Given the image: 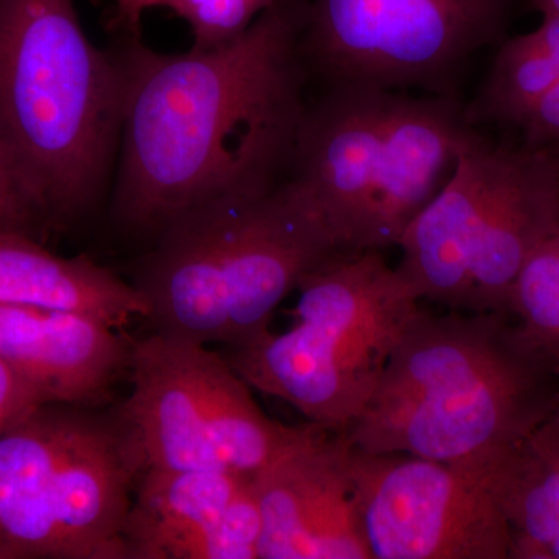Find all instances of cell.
<instances>
[{
	"instance_id": "cell-1",
	"label": "cell",
	"mask_w": 559,
	"mask_h": 559,
	"mask_svg": "<svg viewBox=\"0 0 559 559\" xmlns=\"http://www.w3.org/2000/svg\"><path fill=\"white\" fill-rule=\"evenodd\" d=\"M310 0H275L237 38L162 53L128 32L110 210L156 237L229 198L260 197L288 176L311 76L301 51Z\"/></svg>"
},
{
	"instance_id": "cell-2",
	"label": "cell",
	"mask_w": 559,
	"mask_h": 559,
	"mask_svg": "<svg viewBox=\"0 0 559 559\" xmlns=\"http://www.w3.org/2000/svg\"><path fill=\"white\" fill-rule=\"evenodd\" d=\"M559 409V374L510 316L415 314L366 409L356 450L500 462Z\"/></svg>"
},
{
	"instance_id": "cell-3",
	"label": "cell",
	"mask_w": 559,
	"mask_h": 559,
	"mask_svg": "<svg viewBox=\"0 0 559 559\" xmlns=\"http://www.w3.org/2000/svg\"><path fill=\"white\" fill-rule=\"evenodd\" d=\"M480 138L459 97L330 84L308 100L285 182L337 252H382Z\"/></svg>"
},
{
	"instance_id": "cell-4",
	"label": "cell",
	"mask_w": 559,
	"mask_h": 559,
	"mask_svg": "<svg viewBox=\"0 0 559 559\" xmlns=\"http://www.w3.org/2000/svg\"><path fill=\"white\" fill-rule=\"evenodd\" d=\"M123 79L73 0H0V135L47 230L80 223L112 187Z\"/></svg>"
},
{
	"instance_id": "cell-5",
	"label": "cell",
	"mask_w": 559,
	"mask_h": 559,
	"mask_svg": "<svg viewBox=\"0 0 559 559\" xmlns=\"http://www.w3.org/2000/svg\"><path fill=\"white\" fill-rule=\"evenodd\" d=\"M154 240L131 282L148 300L154 331L226 348L270 331L301 278L341 253L285 180L187 213Z\"/></svg>"
},
{
	"instance_id": "cell-6",
	"label": "cell",
	"mask_w": 559,
	"mask_h": 559,
	"mask_svg": "<svg viewBox=\"0 0 559 559\" xmlns=\"http://www.w3.org/2000/svg\"><path fill=\"white\" fill-rule=\"evenodd\" d=\"M145 457L120 407L44 403L0 433V559H128Z\"/></svg>"
},
{
	"instance_id": "cell-7",
	"label": "cell",
	"mask_w": 559,
	"mask_h": 559,
	"mask_svg": "<svg viewBox=\"0 0 559 559\" xmlns=\"http://www.w3.org/2000/svg\"><path fill=\"white\" fill-rule=\"evenodd\" d=\"M296 323L227 348L250 388L312 425L347 432L380 384L421 299L380 250L336 253L301 278Z\"/></svg>"
},
{
	"instance_id": "cell-8",
	"label": "cell",
	"mask_w": 559,
	"mask_h": 559,
	"mask_svg": "<svg viewBox=\"0 0 559 559\" xmlns=\"http://www.w3.org/2000/svg\"><path fill=\"white\" fill-rule=\"evenodd\" d=\"M130 395L119 404L145 469L252 476L308 432L267 417L226 356L153 331L132 342Z\"/></svg>"
},
{
	"instance_id": "cell-9",
	"label": "cell",
	"mask_w": 559,
	"mask_h": 559,
	"mask_svg": "<svg viewBox=\"0 0 559 559\" xmlns=\"http://www.w3.org/2000/svg\"><path fill=\"white\" fill-rule=\"evenodd\" d=\"M521 0H310L301 51L323 86L457 97L471 61L507 38Z\"/></svg>"
},
{
	"instance_id": "cell-10",
	"label": "cell",
	"mask_w": 559,
	"mask_h": 559,
	"mask_svg": "<svg viewBox=\"0 0 559 559\" xmlns=\"http://www.w3.org/2000/svg\"><path fill=\"white\" fill-rule=\"evenodd\" d=\"M500 463L353 448L360 532L370 559H510L495 481Z\"/></svg>"
},
{
	"instance_id": "cell-11",
	"label": "cell",
	"mask_w": 559,
	"mask_h": 559,
	"mask_svg": "<svg viewBox=\"0 0 559 559\" xmlns=\"http://www.w3.org/2000/svg\"><path fill=\"white\" fill-rule=\"evenodd\" d=\"M353 444L318 425L252 474L260 559H370L360 532Z\"/></svg>"
},
{
	"instance_id": "cell-12",
	"label": "cell",
	"mask_w": 559,
	"mask_h": 559,
	"mask_svg": "<svg viewBox=\"0 0 559 559\" xmlns=\"http://www.w3.org/2000/svg\"><path fill=\"white\" fill-rule=\"evenodd\" d=\"M249 479L146 468L124 522L128 559H259L261 514Z\"/></svg>"
},
{
	"instance_id": "cell-13",
	"label": "cell",
	"mask_w": 559,
	"mask_h": 559,
	"mask_svg": "<svg viewBox=\"0 0 559 559\" xmlns=\"http://www.w3.org/2000/svg\"><path fill=\"white\" fill-rule=\"evenodd\" d=\"M559 231V171L550 148L500 146L471 238L465 311L510 316L530 257Z\"/></svg>"
},
{
	"instance_id": "cell-14",
	"label": "cell",
	"mask_w": 559,
	"mask_h": 559,
	"mask_svg": "<svg viewBox=\"0 0 559 559\" xmlns=\"http://www.w3.org/2000/svg\"><path fill=\"white\" fill-rule=\"evenodd\" d=\"M132 344L81 312L0 307V359L40 403L98 407L130 371Z\"/></svg>"
},
{
	"instance_id": "cell-15",
	"label": "cell",
	"mask_w": 559,
	"mask_h": 559,
	"mask_svg": "<svg viewBox=\"0 0 559 559\" xmlns=\"http://www.w3.org/2000/svg\"><path fill=\"white\" fill-rule=\"evenodd\" d=\"M499 153L500 146L477 140L459 157L447 186L401 237L396 270L419 299L465 311L471 235L495 178Z\"/></svg>"
},
{
	"instance_id": "cell-16",
	"label": "cell",
	"mask_w": 559,
	"mask_h": 559,
	"mask_svg": "<svg viewBox=\"0 0 559 559\" xmlns=\"http://www.w3.org/2000/svg\"><path fill=\"white\" fill-rule=\"evenodd\" d=\"M0 307L81 312L117 330L151 314L131 282L90 257L57 255L17 230H0Z\"/></svg>"
},
{
	"instance_id": "cell-17",
	"label": "cell",
	"mask_w": 559,
	"mask_h": 559,
	"mask_svg": "<svg viewBox=\"0 0 559 559\" xmlns=\"http://www.w3.org/2000/svg\"><path fill=\"white\" fill-rule=\"evenodd\" d=\"M495 481L510 559H559V409L507 454Z\"/></svg>"
},
{
	"instance_id": "cell-18",
	"label": "cell",
	"mask_w": 559,
	"mask_h": 559,
	"mask_svg": "<svg viewBox=\"0 0 559 559\" xmlns=\"http://www.w3.org/2000/svg\"><path fill=\"white\" fill-rule=\"evenodd\" d=\"M559 83V14H544L535 31L499 44L468 120L520 127L532 106Z\"/></svg>"
},
{
	"instance_id": "cell-19",
	"label": "cell",
	"mask_w": 559,
	"mask_h": 559,
	"mask_svg": "<svg viewBox=\"0 0 559 559\" xmlns=\"http://www.w3.org/2000/svg\"><path fill=\"white\" fill-rule=\"evenodd\" d=\"M510 314L559 374V231L522 267L511 290Z\"/></svg>"
},
{
	"instance_id": "cell-20",
	"label": "cell",
	"mask_w": 559,
	"mask_h": 559,
	"mask_svg": "<svg viewBox=\"0 0 559 559\" xmlns=\"http://www.w3.org/2000/svg\"><path fill=\"white\" fill-rule=\"evenodd\" d=\"M275 0H157L187 22L197 49H210L237 38Z\"/></svg>"
},
{
	"instance_id": "cell-21",
	"label": "cell",
	"mask_w": 559,
	"mask_h": 559,
	"mask_svg": "<svg viewBox=\"0 0 559 559\" xmlns=\"http://www.w3.org/2000/svg\"><path fill=\"white\" fill-rule=\"evenodd\" d=\"M0 230H17L39 238L47 226L38 201L0 135Z\"/></svg>"
},
{
	"instance_id": "cell-22",
	"label": "cell",
	"mask_w": 559,
	"mask_h": 559,
	"mask_svg": "<svg viewBox=\"0 0 559 559\" xmlns=\"http://www.w3.org/2000/svg\"><path fill=\"white\" fill-rule=\"evenodd\" d=\"M525 146L554 148L559 145V83L543 95L520 123Z\"/></svg>"
},
{
	"instance_id": "cell-23",
	"label": "cell",
	"mask_w": 559,
	"mask_h": 559,
	"mask_svg": "<svg viewBox=\"0 0 559 559\" xmlns=\"http://www.w3.org/2000/svg\"><path fill=\"white\" fill-rule=\"evenodd\" d=\"M38 404L35 390L0 359V433Z\"/></svg>"
},
{
	"instance_id": "cell-24",
	"label": "cell",
	"mask_w": 559,
	"mask_h": 559,
	"mask_svg": "<svg viewBox=\"0 0 559 559\" xmlns=\"http://www.w3.org/2000/svg\"><path fill=\"white\" fill-rule=\"evenodd\" d=\"M119 7L121 25L127 32H138L143 11L140 9L139 0H116Z\"/></svg>"
},
{
	"instance_id": "cell-25",
	"label": "cell",
	"mask_w": 559,
	"mask_h": 559,
	"mask_svg": "<svg viewBox=\"0 0 559 559\" xmlns=\"http://www.w3.org/2000/svg\"><path fill=\"white\" fill-rule=\"evenodd\" d=\"M532 9L540 14H559V0H528Z\"/></svg>"
},
{
	"instance_id": "cell-26",
	"label": "cell",
	"mask_w": 559,
	"mask_h": 559,
	"mask_svg": "<svg viewBox=\"0 0 559 559\" xmlns=\"http://www.w3.org/2000/svg\"><path fill=\"white\" fill-rule=\"evenodd\" d=\"M156 2L157 0H139L140 9L145 13L146 10L154 9V7H156Z\"/></svg>"
},
{
	"instance_id": "cell-27",
	"label": "cell",
	"mask_w": 559,
	"mask_h": 559,
	"mask_svg": "<svg viewBox=\"0 0 559 559\" xmlns=\"http://www.w3.org/2000/svg\"><path fill=\"white\" fill-rule=\"evenodd\" d=\"M550 150L554 151L555 159H557L558 171H559V145L554 146V148H550Z\"/></svg>"
}]
</instances>
